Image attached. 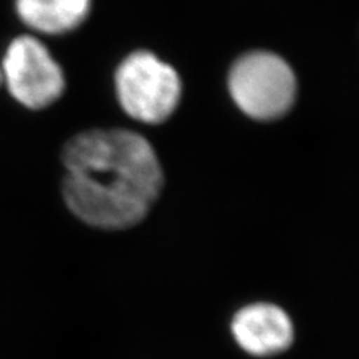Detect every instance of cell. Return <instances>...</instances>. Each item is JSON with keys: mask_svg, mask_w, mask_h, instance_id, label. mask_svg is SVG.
Returning a JSON list of instances; mask_svg holds the SVG:
<instances>
[{"mask_svg": "<svg viewBox=\"0 0 359 359\" xmlns=\"http://www.w3.org/2000/svg\"><path fill=\"white\" fill-rule=\"evenodd\" d=\"M63 196L83 222L125 229L141 222L161 194L163 175L150 142L125 129L76 135L63 150Z\"/></svg>", "mask_w": 359, "mask_h": 359, "instance_id": "cell-1", "label": "cell"}, {"mask_svg": "<svg viewBox=\"0 0 359 359\" xmlns=\"http://www.w3.org/2000/svg\"><path fill=\"white\" fill-rule=\"evenodd\" d=\"M231 97L244 114L259 121L283 117L297 99V76L278 54L265 50L244 53L228 75Z\"/></svg>", "mask_w": 359, "mask_h": 359, "instance_id": "cell-2", "label": "cell"}, {"mask_svg": "<svg viewBox=\"0 0 359 359\" xmlns=\"http://www.w3.org/2000/svg\"><path fill=\"white\" fill-rule=\"evenodd\" d=\"M117 99L132 118L157 125L172 116L182 99V78L151 51L138 50L123 59L114 75Z\"/></svg>", "mask_w": 359, "mask_h": 359, "instance_id": "cell-3", "label": "cell"}, {"mask_svg": "<svg viewBox=\"0 0 359 359\" xmlns=\"http://www.w3.org/2000/svg\"><path fill=\"white\" fill-rule=\"evenodd\" d=\"M2 84L18 104L42 109L54 104L66 86L59 62L39 38L20 35L11 41L0 63Z\"/></svg>", "mask_w": 359, "mask_h": 359, "instance_id": "cell-4", "label": "cell"}, {"mask_svg": "<svg viewBox=\"0 0 359 359\" xmlns=\"http://www.w3.org/2000/svg\"><path fill=\"white\" fill-rule=\"evenodd\" d=\"M232 334L245 352L255 356H271L292 344L294 327L282 309L259 302L235 314Z\"/></svg>", "mask_w": 359, "mask_h": 359, "instance_id": "cell-5", "label": "cell"}, {"mask_svg": "<svg viewBox=\"0 0 359 359\" xmlns=\"http://www.w3.org/2000/svg\"><path fill=\"white\" fill-rule=\"evenodd\" d=\"M18 18L35 33L59 36L80 27L92 0H14Z\"/></svg>", "mask_w": 359, "mask_h": 359, "instance_id": "cell-6", "label": "cell"}, {"mask_svg": "<svg viewBox=\"0 0 359 359\" xmlns=\"http://www.w3.org/2000/svg\"><path fill=\"white\" fill-rule=\"evenodd\" d=\"M0 84H2V74H0Z\"/></svg>", "mask_w": 359, "mask_h": 359, "instance_id": "cell-7", "label": "cell"}]
</instances>
